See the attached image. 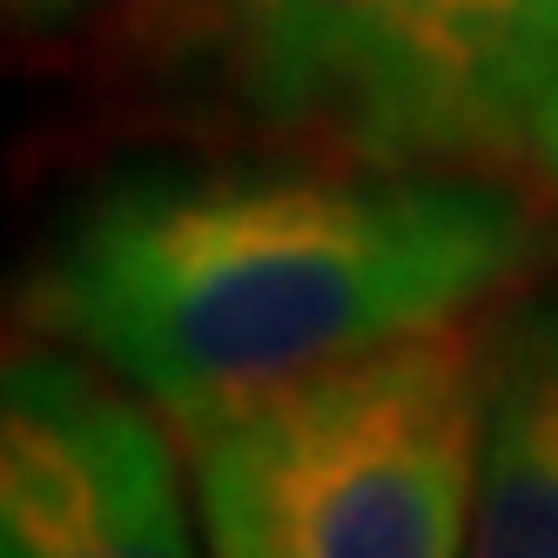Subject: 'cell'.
Segmentation results:
<instances>
[{"label":"cell","instance_id":"obj_1","mask_svg":"<svg viewBox=\"0 0 558 558\" xmlns=\"http://www.w3.org/2000/svg\"><path fill=\"white\" fill-rule=\"evenodd\" d=\"M538 256L532 182L485 169L122 162L54 216L27 316L189 437L310 371L458 324Z\"/></svg>","mask_w":558,"mask_h":558},{"label":"cell","instance_id":"obj_2","mask_svg":"<svg viewBox=\"0 0 558 558\" xmlns=\"http://www.w3.org/2000/svg\"><path fill=\"white\" fill-rule=\"evenodd\" d=\"M485 411L492 330L458 316L195 424L209 558H464Z\"/></svg>","mask_w":558,"mask_h":558},{"label":"cell","instance_id":"obj_3","mask_svg":"<svg viewBox=\"0 0 558 558\" xmlns=\"http://www.w3.org/2000/svg\"><path fill=\"white\" fill-rule=\"evenodd\" d=\"M129 54L169 95L276 142L451 169L437 0H129Z\"/></svg>","mask_w":558,"mask_h":558},{"label":"cell","instance_id":"obj_4","mask_svg":"<svg viewBox=\"0 0 558 558\" xmlns=\"http://www.w3.org/2000/svg\"><path fill=\"white\" fill-rule=\"evenodd\" d=\"M175 437L82 350H14L0 384V558H203Z\"/></svg>","mask_w":558,"mask_h":558},{"label":"cell","instance_id":"obj_5","mask_svg":"<svg viewBox=\"0 0 558 558\" xmlns=\"http://www.w3.org/2000/svg\"><path fill=\"white\" fill-rule=\"evenodd\" d=\"M451 169L558 189V0H437Z\"/></svg>","mask_w":558,"mask_h":558},{"label":"cell","instance_id":"obj_6","mask_svg":"<svg viewBox=\"0 0 558 558\" xmlns=\"http://www.w3.org/2000/svg\"><path fill=\"white\" fill-rule=\"evenodd\" d=\"M464 558H558V290L492 330V411Z\"/></svg>","mask_w":558,"mask_h":558},{"label":"cell","instance_id":"obj_7","mask_svg":"<svg viewBox=\"0 0 558 558\" xmlns=\"http://www.w3.org/2000/svg\"><path fill=\"white\" fill-rule=\"evenodd\" d=\"M101 0H8V21L21 34H68L74 21H88Z\"/></svg>","mask_w":558,"mask_h":558}]
</instances>
